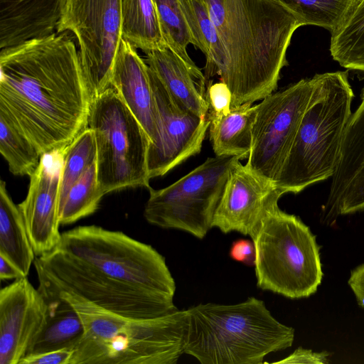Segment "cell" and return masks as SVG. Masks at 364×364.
I'll use <instances>...</instances> for the list:
<instances>
[{"label":"cell","mask_w":364,"mask_h":364,"mask_svg":"<svg viewBox=\"0 0 364 364\" xmlns=\"http://www.w3.org/2000/svg\"><path fill=\"white\" fill-rule=\"evenodd\" d=\"M92 99L67 31L1 49L0 107L41 156L65 149L87 128Z\"/></svg>","instance_id":"cell-1"},{"label":"cell","mask_w":364,"mask_h":364,"mask_svg":"<svg viewBox=\"0 0 364 364\" xmlns=\"http://www.w3.org/2000/svg\"><path fill=\"white\" fill-rule=\"evenodd\" d=\"M224 50L218 73L232 107L263 100L277 88L287 51L302 23L274 0H203Z\"/></svg>","instance_id":"cell-2"},{"label":"cell","mask_w":364,"mask_h":364,"mask_svg":"<svg viewBox=\"0 0 364 364\" xmlns=\"http://www.w3.org/2000/svg\"><path fill=\"white\" fill-rule=\"evenodd\" d=\"M37 277L49 283L79 314L84 334L72 364H176L184 353L187 309L151 318L123 316L97 306L54 281L37 264Z\"/></svg>","instance_id":"cell-3"},{"label":"cell","mask_w":364,"mask_h":364,"mask_svg":"<svg viewBox=\"0 0 364 364\" xmlns=\"http://www.w3.org/2000/svg\"><path fill=\"white\" fill-rule=\"evenodd\" d=\"M294 333L253 296L235 304H199L187 309L183 353L202 364H261L291 347Z\"/></svg>","instance_id":"cell-4"},{"label":"cell","mask_w":364,"mask_h":364,"mask_svg":"<svg viewBox=\"0 0 364 364\" xmlns=\"http://www.w3.org/2000/svg\"><path fill=\"white\" fill-rule=\"evenodd\" d=\"M314 90L289 152L274 182L282 194L299 193L331 178L338 166L354 97L348 71L316 74Z\"/></svg>","instance_id":"cell-5"},{"label":"cell","mask_w":364,"mask_h":364,"mask_svg":"<svg viewBox=\"0 0 364 364\" xmlns=\"http://www.w3.org/2000/svg\"><path fill=\"white\" fill-rule=\"evenodd\" d=\"M250 237L259 288L290 299L309 297L317 291L323 278L319 247L298 216L282 210L277 203Z\"/></svg>","instance_id":"cell-6"},{"label":"cell","mask_w":364,"mask_h":364,"mask_svg":"<svg viewBox=\"0 0 364 364\" xmlns=\"http://www.w3.org/2000/svg\"><path fill=\"white\" fill-rule=\"evenodd\" d=\"M87 127L94 132L97 180L105 195L128 188H149L151 140L112 87L92 99Z\"/></svg>","instance_id":"cell-7"},{"label":"cell","mask_w":364,"mask_h":364,"mask_svg":"<svg viewBox=\"0 0 364 364\" xmlns=\"http://www.w3.org/2000/svg\"><path fill=\"white\" fill-rule=\"evenodd\" d=\"M105 274L174 299L176 283L164 257L121 231L80 225L61 233L57 247Z\"/></svg>","instance_id":"cell-8"},{"label":"cell","mask_w":364,"mask_h":364,"mask_svg":"<svg viewBox=\"0 0 364 364\" xmlns=\"http://www.w3.org/2000/svg\"><path fill=\"white\" fill-rule=\"evenodd\" d=\"M239 161L234 156L210 157L167 187L158 190L149 187L145 219L151 225L183 230L203 239L213 228L230 172Z\"/></svg>","instance_id":"cell-9"},{"label":"cell","mask_w":364,"mask_h":364,"mask_svg":"<svg viewBox=\"0 0 364 364\" xmlns=\"http://www.w3.org/2000/svg\"><path fill=\"white\" fill-rule=\"evenodd\" d=\"M33 263L57 283L110 312L133 318H151L178 309L174 299L113 278L62 250L36 257Z\"/></svg>","instance_id":"cell-10"},{"label":"cell","mask_w":364,"mask_h":364,"mask_svg":"<svg viewBox=\"0 0 364 364\" xmlns=\"http://www.w3.org/2000/svg\"><path fill=\"white\" fill-rule=\"evenodd\" d=\"M75 36L92 98L110 87L122 34L120 0H64L56 33Z\"/></svg>","instance_id":"cell-11"},{"label":"cell","mask_w":364,"mask_h":364,"mask_svg":"<svg viewBox=\"0 0 364 364\" xmlns=\"http://www.w3.org/2000/svg\"><path fill=\"white\" fill-rule=\"evenodd\" d=\"M314 78L301 79L257 104L245 166L272 181L277 178L310 101Z\"/></svg>","instance_id":"cell-12"},{"label":"cell","mask_w":364,"mask_h":364,"mask_svg":"<svg viewBox=\"0 0 364 364\" xmlns=\"http://www.w3.org/2000/svg\"><path fill=\"white\" fill-rule=\"evenodd\" d=\"M149 72L158 117V137L148 151L149 175L153 178L199 154L210 122L181 107L149 68Z\"/></svg>","instance_id":"cell-13"},{"label":"cell","mask_w":364,"mask_h":364,"mask_svg":"<svg viewBox=\"0 0 364 364\" xmlns=\"http://www.w3.org/2000/svg\"><path fill=\"white\" fill-rule=\"evenodd\" d=\"M65 149L41 156L30 176L26 198L18 205L36 257L55 250L59 231V186Z\"/></svg>","instance_id":"cell-14"},{"label":"cell","mask_w":364,"mask_h":364,"mask_svg":"<svg viewBox=\"0 0 364 364\" xmlns=\"http://www.w3.org/2000/svg\"><path fill=\"white\" fill-rule=\"evenodd\" d=\"M47 304L27 277L0 291V364H19L42 333Z\"/></svg>","instance_id":"cell-15"},{"label":"cell","mask_w":364,"mask_h":364,"mask_svg":"<svg viewBox=\"0 0 364 364\" xmlns=\"http://www.w3.org/2000/svg\"><path fill=\"white\" fill-rule=\"evenodd\" d=\"M283 195L274 183L250 170L240 161L231 169L215 210L213 228L227 234L250 235L265 213Z\"/></svg>","instance_id":"cell-16"},{"label":"cell","mask_w":364,"mask_h":364,"mask_svg":"<svg viewBox=\"0 0 364 364\" xmlns=\"http://www.w3.org/2000/svg\"><path fill=\"white\" fill-rule=\"evenodd\" d=\"M110 87L143 127L151 143L158 137V117L149 66L136 49L122 39L113 65Z\"/></svg>","instance_id":"cell-17"},{"label":"cell","mask_w":364,"mask_h":364,"mask_svg":"<svg viewBox=\"0 0 364 364\" xmlns=\"http://www.w3.org/2000/svg\"><path fill=\"white\" fill-rule=\"evenodd\" d=\"M63 1L0 0L1 49L55 33Z\"/></svg>","instance_id":"cell-18"},{"label":"cell","mask_w":364,"mask_h":364,"mask_svg":"<svg viewBox=\"0 0 364 364\" xmlns=\"http://www.w3.org/2000/svg\"><path fill=\"white\" fill-rule=\"evenodd\" d=\"M38 289L47 304L46 326L28 355L63 348L73 349L84 334V326L77 311L44 279L38 277Z\"/></svg>","instance_id":"cell-19"},{"label":"cell","mask_w":364,"mask_h":364,"mask_svg":"<svg viewBox=\"0 0 364 364\" xmlns=\"http://www.w3.org/2000/svg\"><path fill=\"white\" fill-rule=\"evenodd\" d=\"M144 60L181 107L199 117H207L208 105L199 85L178 55L164 48L146 53Z\"/></svg>","instance_id":"cell-20"},{"label":"cell","mask_w":364,"mask_h":364,"mask_svg":"<svg viewBox=\"0 0 364 364\" xmlns=\"http://www.w3.org/2000/svg\"><path fill=\"white\" fill-rule=\"evenodd\" d=\"M257 109V105L245 103L232 107L228 114L210 121L209 136L215 156L248 158Z\"/></svg>","instance_id":"cell-21"},{"label":"cell","mask_w":364,"mask_h":364,"mask_svg":"<svg viewBox=\"0 0 364 364\" xmlns=\"http://www.w3.org/2000/svg\"><path fill=\"white\" fill-rule=\"evenodd\" d=\"M0 256L27 277L36 255L21 210L8 193L6 182H0Z\"/></svg>","instance_id":"cell-22"},{"label":"cell","mask_w":364,"mask_h":364,"mask_svg":"<svg viewBox=\"0 0 364 364\" xmlns=\"http://www.w3.org/2000/svg\"><path fill=\"white\" fill-rule=\"evenodd\" d=\"M122 38L145 53L167 48L153 0H120Z\"/></svg>","instance_id":"cell-23"},{"label":"cell","mask_w":364,"mask_h":364,"mask_svg":"<svg viewBox=\"0 0 364 364\" xmlns=\"http://www.w3.org/2000/svg\"><path fill=\"white\" fill-rule=\"evenodd\" d=\"M364 166V93L351 114L342 141L337 168L331 178L329 193L323 209L330 207L347 184Z\"/></svg>","instance_id":"cell-24"},{"label":"cell","mask_w":364,"mask_h":364,"mask_svg":"<svg viewBox=\"0 0 364 364\" xmlns=\"http://www.w3.org/2000/svg\"><path fill=\"white\" fill-rule=\"evenodd\" d=\"M188 26L193 45L205 55V77L218 75L223 63L224 50L217 29L203 0H179Z\"/></svg>","instance_id":"cell-25"},{"label":"cell","mask_w":364,"mask_h":364,"mask_svg":"<svg viewBox=\"0 0 364 364\" xmlns=\"http://www.w3.org/2000/svg\"><path fill=\"white\" fill-rule=\"evenodd\" d=\"M166 47L186 64L197 80L200 91L205 97L206 79L187 52L193 39L183 13L179 0H153Z\"/></svg>","instance_id":"cell-26"},{"label":"cell","mask_w":364,"mask_h":364,"mask_svg":"<svg viewBox=\"0 0 364 364\" xmlns=\"http://www.w3.org/2000/svg\"><path fill=\"white\" fill-rule=\"evenodd\" d=\"M330 53L343 68L364 72V0H356L345 21L331 33Z\"/></svg>","instance_id":"cell-27"},{"label":"cell","mask_w":364,"mask_h":364,"mask_svg":"<svg viewBox=\"0 0 364 364\" xmlns=\"http://www.w3.org/2000/svg\"><path fill=\"white\" fill-rule=\"evenodd\" d=\"M0 152L15 176H31L41 157L35 144L11 114L0 107Z\"/></svg>","instance_id":"cell-28"},{"label":"cell","mask_w":364,"mask_h":364,"mask_svg":"<svg viewBox=\"0 0 364 364\" xmlns=\"http://www.w3.org/2000/svg\"><path fill=\"white\" fill-rule=\"evenodd\" d=\"M292 12L302 26L338 29L351 11L356 0H274Z\"/></svg>","instance_id":"cell-29"},{"label":"cell","mask_w":364,"mask_h":364,"mask_svg":"<svg viewBox=\"0 0 364 364\" xmlns=\"http://www.w3.org/2000/svg\"><path fill=\"white\" fill-rule=\"evenodd\" d=\"M104 196L98 183L95 161L70 188L59 209L60 224H72L94 213Z\"/></svg>","instance_id":"cell-30"},{"label":"cell","mask_w":364,"mask_h":364,"mask_svg":"<svg viewBox=\"0 0 364 364\" xmlns=\"http://www.w3.org/2000/svg\"><path fill=\"white\" fill-rule=\"evenodd\" d=\"M96 159L97 146L94 132L87 127L65 148L59 186V209L70 188Z\"/></svg>","instance_id":"cell-31"},{"label":"cell","mask_w":364,"mask_h":364,"mask_svg":"<svg viewBox=\"0 0 364 364\" xmlns=\"http://www.w3.org/2000/svg\"><path fill=\"white\" fill-rule=\"evenodd\" d=\"M364 211V166L347 184L336 200L328 208L322 209L321 220L332 224L340 215Z\"/></svg>","instance_id":"cell-32"},{"label":"cell","mask_w":364,"mask_h":364,"mask_svg":"<svg viewBox=\"0 0 364 364\" xmlns=\"http://www.w3.org/2000/svg\"><path fill=\"white\" fill-rule=\"evenodd\" d=\"M232 93L228 85L220 81L206 85L205 100L208 105V119H219L228 114L232 108Z\"/></svg>","instance_id":"cell-33"},{"label":"cell","mask_w":364,"mask_h":364,"mask_svg":"<svg viewBox=\"0 0 364 364\" xmlns=\"http://www.w3.org/2000/svg\"><path fill=\"white\" fill-rule=\"evenodd\" d=\"M73 349L63 348L45 353L28 355L19 364H72Z\"/></svg>","instance_id":"cell-34"},{"label":"cell","mask_w":364,"mask_h":364,"mask_svg":"<svg viewBox=\"0 0 364 364\" xmlns=\"http://www.w3.org/2000/svg\"><path fill=\"white\" fill-rule=\"evenodd\" d=\"M329 355L326 351L316 353L299 347L287 358L274 363H328Z\"/></svg>","instance_id":"cell-35"},{"label":"cell","mask_w":364,"mask_h":364,"mask_svg":"<svg viewBox=\"0 0 364 364\" xmlns=\"http://www.w3.org/2000/svg\"><path fill=\"white\" fill-rule=\"evenodd\" d=\"M230 256L237 262L254 266L255 247L252 240L240 239L233 242L230 247Z\"/></svg>","instance_id":"cell-36"},{"label":"cell","mask_w":364,"mask_h":364,"mask_svg":"<svg viewBox=\"0 0 364 364\" xmlns=\"http://www.w3.org/2000/svg\"><path fill=\"white\" fill-rule=\"evenodd\" d=\"M359 306L364 308V264L353 269L348 281Z\"/></svg>","instance_id":"cell-37"},{"label":"cell","mask_w":364,"mask_h":364,"mask_svg":"<svg viewBox=\"0 0 364 364\" xmlns=\"http://www.w3.org/2000/svg\"><path fill=\"white\" fill-rule=\"evenodd\" d=\"M23 274L8 259L0 256V279L1 280L17 279Z\"/></svg>","instance_id":"cell-38"}]
</instances>
